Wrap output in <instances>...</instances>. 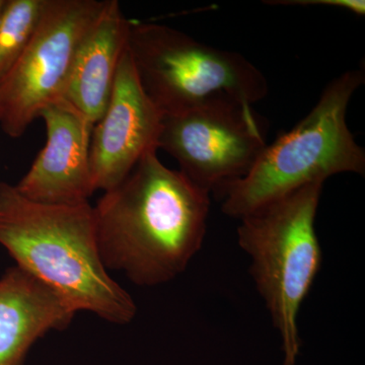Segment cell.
<instances>
[{
    "label": "cell",
    "mask_w": 365,
    "mask_h": 365,
    "mask_svg": "<svg viewBox=\"0 0 365 365\" xmlns=\"http://www.w3.org/2000/svg\"><path fill=\"white\" fill-rule=\"evenodd\" d=\"M0 245L26 271L60 295L78 313L126 325L135 318L133 299L103 263L93 207L49 205L21 195L0 182Z\"/></svg>",
    "instance_id": "cell-2"
},
{
    "label": "cell",
    "mask_w": 365,
    "mask_h": 365,
    "mask_svg": "<svg viewBox=\"0 0 365 365\" xmlns=\"http://www.w3.org/2000/svg\"><path fill=\"white\" fill-rule=\"evenodd\" d=\"M4 4H6V0H0V16H1L2 11H4Z\"/></svg>",
    "instance_id": "cell-14"
},
{
    "label": "cell",
    "mask_w": 365,
    "mask_h": 365,
    "mask_svg": "<svg viewBox=\"0 0 365 365\" xmlns=\"http://www.w3.org/2000/svg\"><path fill=\"white\" fill-rule=\"evenodd\" d=\"M271 4L279 6H319L329 7H338L346 9L359 16L365 14V2L364 0H278V1H269Z\"/></svg>",
    "instance_id": "cell-13"
},
{
    "label": "cell",
    "mask_w": 365,
    "mask_h": 365,
    "mask_svg": "<svg viewBox=\"0 0 365 365\" xmlns=\"http://www.w3.org/2000/svg\"><path fill=\"white\" fill-rule=\"evenodd\" d=\"M127 49L144 93L163 116L215 98L253 105L268 93L264 74L240 53L203 44L170 26L130 21Z\"/></svg>",
    "instance_id": "cell-5"
},
{
    "label": "cell",
    "mask_w": 365,
    "mask_h": 365,
    "mask_svg": "<svg viewBox=\"0 0 365 365\" xmlns=\"http://www.w3.org/2000/svg\"><path fill=\"white\" fill-rule=\"evenodd\" d=\"M107 0H47L32 39L0 85V127L18 138L62 98L76 52Z\"/></svg>",
    "instance_id": "cell-7"
},
{
    "label": "cell",
    "mask_w": 365,
    "mask_h": 365,
    "mask_svg": "<svg viewBox=\"0 0 365 365\" xmlns=\"http://www.w3.org/2000/svg\"><path fill=\"white\" fill-rule=\"evenodd\" d=\"M361 71L334 79L316 106L289 132L267 144L252 169L223 192L222 212L240 218L312 182L341 173L365 174V151L346 121L348 106L364 83Z\"/></svg>",
    "instance_id": "cell-3"
},
{
    "label": "cell",
    "mask_w": 365,
    "mask_h": 365,
    "mask_svg": "<svg viewBox=\"0 0 365 365\" xmlns=\"http://www.w3.org/2000/svg\"><path fill=\"white\" fill-rule=\"evenodd\" d=\"M76 312L56 292L14 266L0 277V365H24L31 347L63 330Z\"/></svg>",
    "instance_id": "cell-10"
},
{
    "label": "cell",
    "mask_w": 365,
    "mask_h": 365,
    "mask_svg": "<svg viewBox=\"0 0 365 365\" xmlns=\"http://www.w3.org/2000/svg\"><path fill=\"white\" fill-rule=\"evenodd\" d=\"M47 0H6L0 16V85L25 52Z\"/></svg>",
    "instance_id": "cell-12"
},
{
    "label": "cell",
    "mask_w": 365,
    "mask_h": 365,
    "mask_svg": "<svg viewBox=\"0 0 365 365\" xmlns=\"http://www.w3.org/2000/svg\"><path fill=\"white\" fill-rule=\"evenodd\" d=\"M324 182H316L240 218L237 242L282 342L283 365L300 350L297 318L322 266L316 217Z\"/></svg>",
    "instance_id": "cell-4"
},
{
    "label": "cell",
    "mask_w": 365,
    "mask_h": 365,
    "mask_svg": "<svg viewBox=\"0 0 365 365\" xmlns=\"http://www.w3.org/2000/svg\"><path fill=\"white\" fill-rule=\"evenodd\" d=\"M130 21L117 0L107 4L79 45L62 98L95 125L111 98Z\"/></svg>",
    "instance_id": "cell-11"
},
{
    "label": "cell",
    "mask_w": 365,
    "mask_h": 365,
    "mask_svg": "<svg viewBox=\"0 0 365 365\" xmlns=\"http://www.w3.org/2000/svg\"><path fill=\"white\" fill-rule=\"evenodd\" d=\"M163 120V113L144 93L126 47L109 104L91 131L90 162L96 190L114 188L148 151L158 150Z\"/></svg>",
    "instance_id": "cell-8"
},
{
    "label": "cell",
    "mask_w": 365,
    "mask_h": 365,
    "mask_svg": "<svg viewBox=\"0 0 365 365\" xmlns=\"http://www.w3.org/2000/svg\"><path fill=\"white\" fill-rule=\"evenodd\" d=\"M210 194L148 151L93 207L101 258L139 287L176 279L202 248Z\"/></svg>",
    "instance_id": "cell-1"
},
{
    "label": "cell",
    "mask_w": 365,
    "mask_h": 365,
    "mask_svg": "<svg viewBox=\"0 0 365 365\" xmlns=\"http://www.w3.org/2000/svg\"><path fill=\"white\" fill-rule=\"evenodd\" d=\"M266 145L252 105L228 98L163 116L158 140L187 179L220 196L248 174Z\"/></svg>",
    "instance_id": "cell-6"
},
{
    "label": "cell",
    "mask_w": 365,
    "mask_h": 365,
    "mask_svg": "<svg viewBox=\"0 0 365 365\" xmlns=\"http://www.w3.org/2000/svg\"><path fill=\"white\" fill-rule=\"evenodd\" d=\"M39 118L44 120L47 141L14 187L33 202L88 203L96 191L90 162L93 124L63 98L46 106Z\"/></svg>",
    "instance_id": "cell-9"
}]
</instances>
